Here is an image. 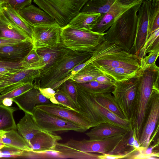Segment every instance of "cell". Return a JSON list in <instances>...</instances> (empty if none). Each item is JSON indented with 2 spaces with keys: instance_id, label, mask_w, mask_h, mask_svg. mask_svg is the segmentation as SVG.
<instances>
[{
  "instance_id": "7dc6e473",
  "label": "cell",
  "mask_w": 159,
  "mask_h": 159,
  "mask_svg": "<svg viewBox=\"0 0 159 159\" xmlns=\"http://www.w3.org/2000/svg\"><path fill=\"white\" fill-rule=\"evenodd\" d=\"M0 67L25 69L21 61L15 62L0 60Z\"/></svg>"
},
{
  "instance_id": "836d02e7",
  "label": "cell",
  "mask_w": 159,
  "mask_h": 159,
  "mask_svg": "<svg viewBox=\"0 0 159 159\" xmlns=\"http://www.w3.org/2000/svg\"><path fill=\"white\" fill-rule=\"evenodd\" d=\"M77 84L84 91L93 94L111 93L115 88L114 84H102L95 80Z\"/></svg>"
},
{
  "instance_id": "f546056e",
  "label": "cell",
  "mask_w": 159,
  "mask_h": 159,
  "mask_svg": "<svg viewBox=\"0 0 159 159\" xmlns=\"http://www.w3.org/2000/svg\"><path fill=\"white\" fill-rule=\"evenodd\" d=\"M19 108L6 106L0 104V130L7 131L16 130L17 127L13 117V113Z\"/></svg>"
},
{
  "instance_id": "f35d334b",
  "label": "cell",
  "mask_w": 159,
  "mask_h": 159,
  "mask_svg": "<svg viewBox=\"0 0 159 159\" xmlns=\"http://www.w3.org/2000/svg\"><path fill=\"white\" fill-rule=\"evenodd\" d=\"M34 84L33 82H27L5 94L0 95V104L6 98L12 99L17 97L32 89Z\"/></svg>"
},
{
  "instance_id": "680465c9",
  "label": "cell",
  "mask_w": 159,
  "mask_h": 159,
  "mask_svg": "<svg viewBox=\"0 0 159 159\" xmlns=\"http://www.w3.org/2000/svg\"><path fill=\"white\" fill-rule=\"evenodd\" d=\"M9 0H5L6 1V3Z\"/></svg>"
},
{
  "instance_id": "4dcf8cb0",
  "label": "cell",
  "mask_w": 159,
  "mask_h": 159,
  "mask_svg": "<svg viewBox=\"0 0 159 159\" xmlns=\"http://www.w3.org/2000/svg\"><path fill=\"white\" fill-rule=\"evenodd\" d=\"M93 95L95 100L101 106L119 117L126 119L111 93L95 94Z\"/></svg>"
},
{
  "instance_id": "603a6c76",
  "label": "cell",
  "mask_w": 159,
  "mask_h": 159,
  "mask_svg": "<svg viewBox=\"0 0 159 159\" xmlns=\"http://www.w3.org/2000/svg\"><path fill=\"white\" fill-rule=\"evenodd\" d=\"M25 114L16 125V127L18 133L29 144L35 135L44 130L38 126L32 115L26 113Z\"/></svg>"
},
{
  "instance_id": "6da1fadb",
  "label": "cell",
  "mask_w": 159,
  "mask_h": 159,
  "mask_svg": "<svg viewBox=\"0 0 159 159\" xmlns=\"http://www.w3.org/2000/svg\"><path fill=\"white\" fill-rule=\"evenodd\" d=\"M142 2L135 4L116 19L104 33L105 40L130 52L136 34L137 12Z\"/></svg>"
},
{
  "instance_id": "bcb514c9",
  "label": "cell",
  "mask_w": 159,
  "mask_h": 159,
  "mask_svg": "<svg viewBox=\"0 0 159 159\" xmlns=\"http://www.w3.org/2000/svg\"><path fill=\"white\" fill-rule=\"evenodd\" d=\"M39 90L41 93L46 98L49 100L51 103L56 104V101L54 97L56 91L51 87L40 88Z\"/></svg>"
},
{
  "instance_id": "d590c367",
  "label": "cell",
  "mask_w": 159,
  "mask_h": 159,
  "mask_svg": "<svg viewBox=\"0 0 159 159\" xmlns=\"http://www.w3.org/2000/svg\"><path fill=\"white\" fill-rule=\"evenodd\" d=\"M41 73L39 69H23L12 77L9 80L13 83L33 82L34 80L41 76Z\"/></svg>"
},
{
  "instance_id": "484cf974",
  "label": "cell",
  "mask_w": 159,
  "mask_h": 159,
  "mask_svg": "<svg viewBox=\"0 0 159 159\" xmlns=\"http://www.w3.org/2000/svg\"><path fill=\"white\" fill-rule=\"evenodd\" d=\"M134 139L133 128L127 130L114 148L107 153L125 156L126 157L131 152L137 150L134 146Z\"/></svg>"
},
{
  "instance_id": "db71d44e",
  "label": "cell",
  "mask_w": 159,
  "mask_h": 159,
  "mask_svg": "<svg viewBox=\"0 0 159 159\" xmlns=\"http://www.w3.org/2000/svg\"><path fill=\"white\" fill-rule=\"evenodd\" d=\"M13 102V101L11 99L6 98L3 100L2 104L5 106L10 107L11 106Z\"/></svg>"
},
{
  "instance_id": "7a4b0ae2",
  "label": "cell",
  "mask_w": 159,
  "mask_h": 159,
  "mask_svg": "<svg viewBox=\"0 0 159 159\" xmlns=\"http://www.w3.org/2000/svg\"><path fill=\"white\" fill-rule=\"evenodd\" d=\"M138 74L139 102L137 118L133 128L139 139L153 87L159 85V67L155 63L144 69L140 68Z\"/></svg>"
},
{
  "instance_id": "4fadbf2b",
  "label": "cell",
  "mask_w": 159,
  "mask_h": 159,
  "mask_svg": "<svg viewBox=\"0 0 159 159\" xmlns=\"http://www.w3.org/2000/svg\"><path fill=\"white\" fill-rule=\"evenodd\" d=\"M35 107L79 125L87 130L94 126L79 111L52 103L38 105Z\"/></svg>"
},
{
  "instance_id": "d6a6232c",
  "label": "cell",
  "mask_w": 159,
  "mask_h": 159,
  "mask_svg": "<svg viewBox=\"0 0 159 159\" xmlns=\"http://www.w3.org/2000/svg\"><path fill=\"white\" fill-rule=\"evenodd\" d=\"M117 1V0H89L80 12L99 13L102 14L107 12Z\"/></svg>"
},
{
  "instance_id": "7c38bea8",
  "label": "cell",
  "mask_w": 159,
  "mask_h": 159,
  "mask_svg": "<svg viewBox=\"0 0 159 159\" xmlns=\"http://www.w3.org/2000/svg\"><path fill=\"white\" fill-rule=\"evenodd\" d=\"M92 62L95 65L102 66L122 67L134 70L140 68L137 56L123 50L106 55Z\"/></svg>"
},
{
  "instance_id": "91938a15",
  "label": "cell",
  "mask_w": 159,
  "mask_h": 159,
  "mask_svg": "<svg viewBox=\"0 0 159 159\" xmlns=\"http://www.w3.org/2000/svg\"><path fill=\"white\" fill-rule=\"evenodd\" d=\"M155 0V1H159V0Z\"/></svg>"
},
{
  "instance_id": "6f0895ef",
  "label": "cell",
  "mask_w": 159,
  "mask_h": 159,
  "mask_svg": "<svg viewBox=\"0 0 159 159\" xmlns=\"http://www.w3.org/2000/svg\"><path fill=\"white\" fill-rule=\"evenodd\" d=\"M6 3L5 0H0V7Z\"/></svg>"
},
{
  "instance_id": "b9f144b4",
  "label": "cell",
  "mask_w": 159,
  "mask_h": 159,
  "mask_svg": "<svg viewBox=\"0 0 159 159\" xmlns=\"http://www.w3.org/2000/svg\"><path fill=\"white\" fill-rule=\"evenodd\" d=\"M159 55V49L149 52L148 56H145L139 61L140 68L143 69L156 63Z\"/></svg>"
},
{
  "instance_id": "d4e9b609",
  "label": "cell",
  "mask_w": 159,
  "mask_h": 159,
  "mask_svg": "<svg viewBox=\"0 0 159 159\" xmlns=\"http://www.w3.org/2000/svg\"><path fill=\"white\" fill-rule=\"evenodd\" d=\"M92 95L93 101L95 107L105 123L118 126L126 129H129L133 128L130 121L119 117L103 107L95 100L92 94Z\"/></svg>"
},
{
  "instance_id": "44dd1931",
  "label": "cell",
  "mask_w": 159,
  "mask_h": 159,
  "mask_svg": "<svg viewBox=\"0 0 159 159\" xmlns=\"http://www.w3.org/2000/svg\"><path fill=\"white\" fill-rule=\"evenodd\" d=\"M0 36L13 39L32 41L26 32L16 26L6 16L1 6L0 7Z\"/></svg>"
},
{
  "instance_id": "ab89813d",
  "label": "cell",
  "mask_w": 159,
  "mask_h": 159,
  "mask_svg": "<svg viewBox=\"0 0 159 159\" xmlns=\"http://www.w3.org/2000/svg\"><path fill=\"white\" fill-rule=\"evenodd\" d=\"M39 60L37 49L33 48L21 61L25 69H38Z\"/></svg>"
},
{
  "instance_id": "3957f363",
  "label": "cell",
  "mask_w": 159,
  "mask_h": 159,
  "mask_svg": "<svg viewBox=\"0 0 159 159\" xmlns=\"http://www.w3.org/2000/svg\"><path fill=\"white\" fill-rule=\"evenodd\" d=\"M93 52L70 51L49 68L41 72L39 87H52L65 78L70 70L77 65L89 59Z\"/></svg>"
},
{
  "instance_id": "f5cc1de1",
  "label": "cell",
  "mask_w": 159,
  "mask_h": 159,
  "mask_svg": "<svg viewBox=\"0 0 159 159\" xmlns=\"http://www.w3.org/2000/svg\"><path fill=\"white\" fill-rule=\"evenodd\" d=\"M120 3L125 5H130L142 1L143 0H117Z\"/></svg>"
},
{
  "instance_id": "cb8c5ba5",
  "label": "cell",
  "mask_w": 159,
  "mask_h": 159,
  "mask_svg": "<svg viewBox=\"0 0 159 159\" xmlns=\"http://www.w3.org/2000/svg\"><path fill=\"white\" fill-rule=\"evenodd\" d=\"M99 13H86L80 12L67 24L71 28L80 30H91L96 24Z\"/></svg>"
},
{
  "instance_id": "4316f807",
  "label": "cell",
  "mask_w": 159,
  "mask_h": 159,
  "mask_svg": "<svg viewBox=\"0 0 159 159\" xmlns=\"http://www.w3.org/2000/svg\"><path fill=\"white\" fill-rule=\"evenodd\" d=\"M1 7L6 16L16 26L26 32L32 39L34 27L30 25L18 11L9 4L6 3Z\"/></svg>"
},
{
  "instance_id": "2e32d148",
  "label": "cell",
  "mask_w": 159,
  "mask_h": 159,
  "mask_svg": "<svg viewBox=\"0 0 159 159\" xmlns=\"http://www.w3.org/2000/svg\"><path fill=\"white\" fill-rule=\"evenodd\" d=\"M135 4L125 5L117 1L107 12L101 14L91 30L100 34H104L117 17Z\"/></svg>"
},
{
  "instance_id": "f907efd6",
  "label": "cell",
  "mask_w": 159,
  "mask_h": 159,
  "mask_svg": "<svg viewBox=\"0 0 159 159\" xmlns=\"http://www.w3.org/2000/svg\"><path fill=\"white\" fill-rule=\"evenodd\" d=\"M22 70L0 67V74L11 77Z\"/></svg>"
},
{
  "instance_id": "30bf717a",
  "label": "cell",
  "mask_w": 159,
  "mask_h": 159,
  "mask_svg": "<svg viewBox=\"0 0 159 159\" xmlns=\"http://www.w3.org/2000/svg\"><path fill=\"white\" fill-rule=\"evenodd\" d=\"M62 27L57 23L34 27L32 41L33 48H54L61 42Z\"/></svg>"
},
{
  "instance_id": "ac0fdd59",
  "label": "cell",
  "mask_w": 159,
  "mask_h": 159,
  "mask_svg": "<svg viewBox=\"0 0 159 159\" xmlns=\"http://www.w3.org/2000/svg\"><path fill=\"white\" fill-rule=\"evenodd\" d=\"M122 49L115 43H110L104 40L96 48L90 58L84 62L80 64L72 69L67 76L60 81L62 84L65 81L71 79L72 77L84 66L108 54L116 52Z\"/></svg>"
},
{
  "instance_id": "ffe728a7",
  "label": "cell",
  "mask_w": 159,
  "mask_h": 159,
  "mask_svg": "<svg viewBox=\"0 0 159 159\" xmlns=\"http://www.w3.org/2000/svg\"><path fill=\"white\" fill-rule=\"evenodd\" d=\"M33 48L32 41L27 40L20 44L0 48V60L19 62Z\"/></svg>"
},
{
  "instance_id": "83f0119b",
  "label": "cell",
  "mask_w": 159,
  "mask_h": 159,
  "mask_svg": "<svg viewBox=\"0 0 159 159\" xmlns=\"http://www.w3.org/2000/svg\"><path fill=\"white\" fill-rule=\"evenodd\" d=\"M2 140L6 146L24 151H32L28 143L16 130L6 131L2 136Z\"/></svg>"
},
{
  "instance_id": "11a10c76",
  "label": "cell",
  "mask_w": 159,
  "mask_h": 159,
  "mask_svg": "<svg viewBox=\"0 0 159 159\" xmlns=\"http://www.w3.org/2000/svg\"><path fill=\"white\" fill-rule=\"evenodd\" d=\"M6 131L2 130H0V150L5 146L3 143L2 137Z\"/></svg>"
},
{
  "instance_id": "ee69618b",
  "label": "cell",
  "mask_w": 159,
  "mask_h": 159,
  "mask_svg": "<svg viewBox=\"0 0 159 159\" xmlns=\"http://www.w3.org/2000/svg\"><path fill=\"white\" fill-rule=\"evenodd\" d=\"M21 82H12L10 81L0 82V95L5 94L24 84Z\"/></svg>"
},
{
  "instance_id": "277c9868",
  "label": "cell",
  "mask_w": 159,
  "mask_h": 159,
  "mask_svg": "<svg viewBox=\"0 0 159 159\" xmlns=\"http://www.w3.org/2000/svg\"><path fill=\"white\" fill-rule=\"evenodd\" d=\"M114 85L111 93L125 119L131 122L133 127L137 118L139 102L138 71L134 76L115 81Z\"/></svg>"
},
{
  "instance_id": "f1b7e54d",
  "label": "cell",
  "mask_w": 159,
  "mask_h": 159,
  "mask_svg": "<svg viewBox=\"0 0 159 159\" xmlns=\"http://www.w3.org/2000/svg\"><path fill=\"white\" fill-rule=\"evenodd\" d=\"M94 65L103 74L116 81H123L133 77L136 75L139 70L122 67L112 68Z\"/></svg>"
},
{
  "instance_id": "74e56055",
  "label": "cell",
  "mask_w": 159,
  "mask_h": 159,
  "mask_svg": "<svg viewBox=\"0 0 159 159\" xmlns=\"http://www.w3.org/2000/svg\"><path fill=\"white\" fill-rule=\"evenodd\" d=\"M159 28V1L152 0V11L148 28L149 36Z\"/></svg>"
},
{
  "instance_id": "f6af8a7d",
  "label": "cell",
  "mask_w": 159,
  "mask_h": 159,
  "mask_svg": "<svg viewBox=\"0 0 159 159\" xmlns=\"http://www.w3.org/2000/svg\"><path fill=\"white\" fill-rule=\"evenodd\" d=\"M32 1V0H9L6 3L10 5L16 11H19L31 4Z\"/></svg>"
},
{
  "instance_id": "681fc988",
  "label": "cell",
  "mask_w": 159,
  "mask_h": 159,
  "mask_svg": "<svg viewBox=\"0 0 159 159\" xmlns=\"http://www.w3.org/2000/svg\"><path fill=\"white\" fill-rule=\"evenodd\" d=\"M95 80L102 84H114L115 81L108 76L102 73L98 76Z\"/></svg>"
},
{
  "instance_id": "e575fe53",
  "label": "cell",
  "mask_w": 159,
  "mask_h": 159,
  "mask_svg": "<svg viewBox=\"0 0 159 159\" xmlns=\"http://www.w3.org/2000/svg\"><path fill=\"white\" fill-rule=\"evenodd\" d=\"M159 49V28L149 36L139 50L138 58L139 60L151 51Z\"/></svg>"
},
{
  "instance_id": "9a60e30c",
  "label": "cell",
  "mask_w": 159,
  "mask_h": 159,
  "mask_svg": "<svg viewBox=\"0 0 159 159\" xmlns=\"http://www.w3.org/2000/svg\"><path fill=\"white\" fill-rule=\"evenodd\" d=\"M70 51L66 48L62 43L56 47L43 48L37 49L39 57L37 69H39L41 72L45 70Z\"/></svg>"
},
{
  "instance_id": "e0dca14e",
  "label": "cell",
  "mask_w": 159,
  "mask_h": 159,
  "mask_svg": "<svg viewBox=\"0 0 159 159\" xmlns=\"http://www.w3.org/2000/svg\"><path fill=\"white\" fill-rule=\"evenodd\" d=\"M17 11L25 20L33 27L57 23L48 13L33 5H29Z\"/></svg>"
},
{
  "instance_id": "7402d4cb",
  "label": "cell",
  "mask_w": 159,
  "mask_h": 159,
  "mask_svg": "<svg viewBox=\"0 0 159 159\" xmlns=\"http://www.w3.org/2000/svg\"><path fill=\"white\" fill-rule=\"evenodd\" d=\"M127 130L110 124L103 123L92 127L85 134L89 139L100 140L123 134Z\"/></svg>"
},
{
  "instance_id": "5bb4252c",
  "label": "cell",
  "mask_w": 159,
  "mask_h": 159,
  "mask_svg": "<svg viewBox=\"0 0 159 159\" xmlns=\"http://www.w3.org/2000/svg\"><path fill=\"white\" fill-rule=\"evenodd\" d=\"M11 99L20 109L32 115L34 108L36 105L51 103L49 99L41 94L39 87L36 84L32 89Z\"/></svg>"
},
{
  "instance_id": "d6986e66",
  "label": "cell",
  "mask_w": 159,
  "mask_h": 159,
  "mask_svg": "<svg viewBox=\"0 0 159 159\" xmlns=\"http://www.w3.org/2000/svg\"><path fill=\"white\" fill-rule=\"evenodd\" d=\"M62 138L54 132L45 131L37 134L30 141L29 145L31 151L38 152L53 148Z\"/></svg>"
},
{
  "instance_id": "9c48e42d",
  "label": "cell",
  "mask_w": 159,
  "mask_h": 159,
  "mask_svg": "<svg viewBox=\"0 0 159 159\" xmlns=\"http://www.w3.org/2000/svg\"><path fill=\"white\" fill-rule=\"evenodd\" d=\"M152 0H143L138 11L135 38L129 52L138 57L139 51L149 37L148 28L152 8Z\"/></svg>"
},
{
  "instance_id": "8fae6325",
  "label": "cell",
  "mask_w": 159,
  "mask_h": 159,
  "mask_svg": "<svg viewBox=\"0 0 159 159\" xmlns=\"http://www.w3.org/2000/svg\"><path fill=\"white\" fill-rule=\"evenodd\" d=\"M124 134L100 140L84 139L78 141L71 139L65 143L73 148L83 152H96L103 154L107 153L111 150Z\"/></svg>"
},
{
  "instance_id": "7bdbcfd3",
  "label": "cell",
  "mask_w": 159,
  "mask_h": 159,
  "mask_svg": "<svg viewBox=\"0 0 159 159\" xmlns=\"http://www.w3.org/2000/svg\"><path fill=\"white\" fill-rule=\"evenodd\" d=\"M24 152L22 150L5 146L0 150V157L16 158L21 157Z\"/></svg>"
},
{
  "instance_id": "8d00e7d4",
  "label": "cell",
  "mask_w": 159,
  "mask_h": 159,
  "mask_svg": "<svg viewBox=\"0 0 159 159\" xmlns=\"http://www.w3.org/2000/svg\"><path fill=\"white\" fill-rule=\"evenodd\" d=\"M59 89L64 92L73 101L79 111L77 103V90L75 83L71 79L65 81Z\"/></svg>"
},
{
  "instance_id": "60d3db41",
  "label": "cell",
  "mask_w": 159,
  "mask_h": 159,
  "mask_svg": "<svg viewBox=\"0 0 159 159\" xmlns=\"http://www.w3.org/2000/svg\"><path fill=\"white\" fill-rule=\"evenodd\" d=\"M54 97L56 104L63 106L75 111H79L73 101L60 89L56 90Z\"/></svg>"
},
{
  "instance_id": "1f68e13d",
  "label": "cell",
  "mask_w": 159,
  "mask_h": 159,
  "mask_svg": "<svg viewBox=\"0 0 159 159\" xmlns=\"http://www.w3.org/2000/svg\"><path fill=\"white\" fill-rule=\"evenodd\" d=\"M102 73L92 62L80 70L71 79L77 83H84L95 80Z\"/></svg>"
},
{
  "instance_id": "9f6ffc18",
  "label": "cell",
  "mask_w": 159,
  "mask_h": 159,
  "mask_svg": "<svg viewBox=\"0 0 159 159\" xmlns=\"http://www.w3.org/2000/svg\"><path fill=\"white\" fill-rule=\"evenodd\" d=\"M11 77L0 74V82L10 81L9 80Z\"/></svg>"
},
{
  "instance_id": "52a82bcc",
  "label": "cell",
  "mask_w": 159,
  "mask_h": 159,
  "mask_svg": "<svg viewBox=\"0 0 159 159\" xmlns=\"http://www.w3.org/2000/svg\"><path fill=\"white\" fill-rule=\"evenodd\" d=\"M33 116L38 126L44 131L52 132L73 131L84 133L87 130L79 125L35 107Z\"/></svg>"
},
{
  "instance_id": "c3c4849f",
  "label": "cell",
  "mask_w": 159,
  "mask_h": 159,
  "mask_svg": "<svg viewBox=\"0 0 159 159\" xmlns=\"http://www.w3.org/2000/svg\"><path fill=\"white\" fill-rule=\"evenodd\" d=\"M25 41L10 39L0 36V48L19 44Z\"/></svg>"
},
{
  "instance_id": "8992f818",
  "label": "cell",
  "mask_w": 159,
  "mask_h": 159,
  "mask_svg": "<svg viewBox=\"0 0 159 159\" xmlns=\"http://www.w3.org/2000/svg\"><path fill=\"white\" fill-rule=\"evenodd\" d=\"M89 0H34L61 27L66 25Z\"/></svg>"
},
{
  "instance_id": "5b68a950",
  "label": "cell",
  "mask_w": 159,
  "mask_h": 159,
  "mask_svg": "<svg viewBox=\"0 0 159 159\" xmlns=\"http://www.w3.org/2000/svg\"><path fill=\"white\" fill-rule=\"evenodd\" d=\"M104 34L91 30L74 29L67 24L62 27L61 42L66 48L73 51L93 52L105 40Z\"/></svg>"
},
{
  "instance_id": "816d5d0a",
  "label": "cell",
  "mask_w": 159,
  "mask_h": 159,
  "mask_svg": "<svg viewBox=\"0 0 159 159\" xmlns=\"http://www.w3.org/2000/svg\"><path fill=\"white\" fill-rule=\"evenodd\" d=\"M125 156L105 153L100 155L98 157V159H121L125 158Z\"/></svg>"
},
{
  "instance_id": "ba28073f",
  "label": "cell",
  "mask_w": 159,
  "mask_h": 159,
  "mask_svg": "<svg viewBox=\"0 0 159 159\" xmlns=\"http://www.w3.org/2000/svg\"><path fill=\"white\" fill-rule=\"evenodd\" d=\"M159 118V89L153 88L149 98L145 118L140 135L138 139L140 146L148 147L151 143L152 135Z\"/></svg>"
}]
</instances>
